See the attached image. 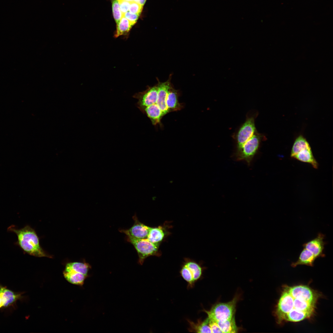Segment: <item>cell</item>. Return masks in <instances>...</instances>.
I'll return each mask as SVG.
<instances>
[{
	"mask_svg": "<svg viewBox=\"0 0 333 333\" xmlns=\"http://www.w3.org/2000/svg\"><path fill=\"white\" fill-rule=\"evenodd\" d=\"M172 75L168 80L162 82L157 79V83L153 86L147 87L142 92L134 94L137 100V106L145 114L154 126H162L161 120L170 113L180 110L184 107L179 101L180 93L171 83Z\"/></svg>",
	"mask_w": 333,
	"mask_h": 333,
	"instance_id": "6da1fadb",
	"label": "cell"
},
{
	"mask_svg": "<svg viewBox=\"0 0 333 333\" xmlns=\"http://www.w3.org/2000/svg\"><path fill=\"white\" fill-rule=\"evenodd\" d=\"M319 297L306 285L284 286L274 312L278 323L297 322L310 318Z\"/></svg>",
	"mask_w": 333,
	"mask_h": 333,
	"instance_id": "7a4b0ae2",
	"label": "cell"
},
{
	"mask_svg": "<svg viewBox=\"0 0 333 333\" xmlns=\"http://www.w3.org/2000/svg\"><path fill=\"white\" fill-rule=\"evenodd\" d=\"M7 231L14 232L17 235V240L14 244L18 246L24 253L37 257L51 258L42 248L36 232L30 226L27 225L18 229L12 225L8 228Z\"/></svg>",
	"mask_w": 333,
	"mask_h": 333,
	"instance_id": "3957f363",
	"label": "cell"
},
{
	"mask_svg": "<svg viewBox=\"0 0 333 333\" xmlns=\"http://www.w3.org/2000/svg\"><path fill=\"white\" fill-rule=\"evenodd\" d=\"M258 114L256 111H249L247 114L245 122L233 135L232 137L236 144V151L257 131L255 120Z\"/></svg>",
	"mask_w": 333,
	"mask_h": 333,
	"instance_id": "277c9868",
	"label": "cell"
},
{
	"mask_svg": "<svg viewBox=\"0 0 333 333\" xmlns=\"http://www.w3.org/2000/svg\"><path fill=\"white\" fill-rule=\"evenodd\" d=\"M266 139L265 136L257 131L238 150L235 156L237 160L245 161L249 165L258 151L262 141Z\"/></svg>",
	"mask_w": 333,
	"mask_h": 333,
	"instance_id": "5b68a950",
	"label": "cell"
},
{
	"mask_svg": "<svg viewBox=\"0 0 333 333\" xmlns=\"http://www.w3.org/2000/svg\"><path fill=\"white\" fill-rule=\"evenodd\" d=\"M237 297L226 303H219L213 306L209 310H204L208 318L216 322L224 321L230 319L234 316Z\"/></svg>",
	"mask_w": 333,
	"mask_h": 333,
	"instance_id": "8992f818",
	"label": "cell"
},
{
	"mask_svg": "<svg viewBox=\"0 0 333 333\" xmlns=\"http://www.w3.org/2000/svg\"><path fill=\"white\" fill-rule=\"evenodd\" d=\"M126 235L127 241L133 245L137 251L139 257L138 263L141 265H142L147 257L158 254L160 244L153 243L147 238L138 239Z\"/></svg>",
	"mask_w": 333,
	"mask_h": 333,
	"instance_id": "52a82bcc",
	"label": "cell"
},
{
	"mask_svg": "<svg viewBox=\"0 0 333 333\" xmlns=\"http://www.w3.org/2000/svg\"><path fill=\"white\" fill-rule=\"evenodd\" d=\"M180 273L183 278L187 282L188 287L192 288L195 283L201 277L202 268L196 262L188 261L184 264Z\"/></svg>",
	"mask_w": 333,
	"mask_h": 333,
	"instance_id": "ba28073f",
	"label": "cell"
},
{
	"mask_svg": "<svg viewBox=\"0 0 333 333\" xmlns=\"http://www.w3.org/2000/svg\"><path fill=\"white\" fill-rule=\"evenodd\" d=\"M22 293L15 292L6 287L0 285V309L13 306L22 298Z\"/></svg>",
	"mask_w": 333,
	"mask_h": 333,
	"instance_id": "9c48e42d",
	"label": "cell"
},
{
	"mask_svg": "<svg viewBox=\"0 0 333 333\" xmlns=\"http://www.w3.org/2000/svg\"><path fill=\"white\" fill-rule=\"evenodd\" d=\"M133 219L134 223L131 228L128 230H121L120 231L135 239L146 238L151 227L139 221L136 216L133 217Z\"/></svg>",
	"mask_w": 333,
	"mask_h": 333,
	"instance_id": "30bf717a",
	"label": "cell"
},
{
	"mask_svg": "<svg viewBox=\"0 0 333 333\" xmlns=\"http://www.w3.org/2000/svg\"><path fill=\"white\" fill-rule=\"evenodd\" d=\"M324 237V234L319 232L315 238L304 243L302 246L312 253L317 258L325 257V255L323 253L326 243L323 240Z\"/></svg>",
	"mask_w": 333,
	"mask_h": 333,
	"instance_id": "8fae6325",
	"label": "cell"
},
{
	"mask_svg": "<svg viewBox=\"0 0 333 333\" xmlns=\"http://www.w3.org/2000/svg\"><path fill=\"white\" fill-rule=\"evenodd\" d=\"M293 158L301 162L309 163L315 169L318 167V163L313 155L310 147L302 150Z\"/></svg>",
	"mask_w": 333,
	"mask_h": 333,
	"instance_id": "7c38bea8",
	"label": "cell"
},
{
	"mask_svg": "<svg viewBox=\"0 0 333 333\" xmlns=\"http://www.w3.org/2000/svg\"><path fill=\"white\" fill-rule=\"evenodd\" d=\"M317 257L308 249L303 248L299 255L298 260L291 264L292 267H294L298 265H305L310 266H313L314 263Z\"/></svg>",
	"mask_w": 333,
	"mask_h": 333,
	"instance_id": "4fadbf2b",
	"label": "cell"
},
{
	"mask_svg": "<svg viewBox=\"0 0 333 333\" xmlns=\"http://www.w3.org/2000/svg\"><path fill=\"white\" fill-rule=\"evenodd\" d=\"M189 324L188 330L189 331L197 333H212L209 325V319L208 317L204 321L200 319L196 323L190 320H187Z\"/></svg>",
	"mask_w": 333,
	"mask_h": 333,
	"instance_id": "5bb4252c",
	"label": "cell"
},
{
	"mask_svg": "<svg viewBox=\"0 0 333 333\" xmlns=\"http://www.w3.org/2000/svg\"><path fill=\"white\" fill-rule=\"evenodd\" d=\"M91 268L89 264L85 262H70L66 264L64 271L75 272L88 277V273Z\"/></svg>",
	"mask_w": 333,
	"mask_h": 333,
	"instance_id": "9a60e30c",
	"label": "cell"
},
{
	"mask_svg": "<svg viewBox=\"0 0 333 333\" xmlns=\"http://www.w3.org/2000/svg\"><path fill=\"white\" fill-rule=\"evenodd\" d=\"M63 274L65 279L70 283L76 285L82 286L88 276L73 271H64Z\"/></svg>",
	"mask_w": 333,
	"mask_h": 333,
	"instance_id": "2e32d148",
	"label": "cell"
},
{
	"mask_svg": "<svg viewBox=\"0 0 333 333\" xmlns=\"http://www.w3.org/2000/svg\"><path fill=\"white\" fill-rule=\"evenodd\" d=\"M165 235V232L162 227L151 228L147 238L153 243L160 244Z\"/></svg>",
	"mask_w": 333,
	"mask_h": 333,
	"instance_id": "e0dca14e",
	"label": "cell"
},
{
	"mask_svg": "<svg viewBox=\"0 0 333 333\" xmlns=\"http://www.w3.org/2000/svg\"><path fill=\"white\" fill-rule=\"evenodd\" d=\"M222 333H236L238 330L235 320L234 316L227 320L217 322Z\"/></svg>",
	"mask_w": 333,
	"mask_h": 333,
	"instance_id": "ac0fdd59",
	"label": "cell"
},
{
	"mask_svg": "<svg viewBox=\"0 0 333 333\" xmlns=\"http://www.w3.org/2000/svg\"><path fill=\"white\" fill-rule=\"evenodd\" d=\"M306 140L302 135L298 137L295 140L291 150L290 157H293L302 150L310 147Z\"/></svg>",
	"mask_w": 333,
	"mask_h": 333,
	"instance_id": "d6986e66",
	"label": "cell"
},
{
	"mask_svg": "<svg viewBox=\"0 0 333 333\" xmlns=\"http://www.w3.org/2000/svg\"><path fill=\"white\" fill-rule=\"evenodd\" d=\"M132 27L129 21L123 15L119 22L117 24L116 31L114 37L117 38L121 35H126Z\"/></svg>",
	"mask_w": 333,
	"mask_h": 333,
	"instance_id": "ffe728a7",
	"label": "cell"
},
{
	"mask_svg": "<svg viewBox=\"0 0 333 333\" xmlns=\"http://www.w3.org/2000/svg\"><path fill=\"white\" fill-rule=\"evenodd\" d=\"M112 8L114 19L116 24H117L121 19L123 14L120 9L119 4L117 0H112Z\"/></svg>",
	"mask_w": 333,
	"mask_h": 333,
	"instance_id": "44dd1931",
	"label": "cell"
},
{
	"mask_svg": "<svg viewBox=\"0 0 333 333\" xmlns=\"http://www.w3.org/2000/svg\"><path fill=\"white\" fill-rule=\"evenodd\" d=\"M133 26L137 22L140 15L127 11L123 15Z\"/></svg>",
	"mask_w": 333,
	"mask_h": 333,
	"instance_id": "7402d4cb",
	"label": "cell"
},
{
	"mask_svg": "<svg viewBox=\"0 0 333 333\" xmlns=\"http://www.w3.org/2000/svg\"><path fill=\"white\" fill-rule=\"evenodd\" d=\"M143 6L134 2H131L129 10V11L134 14L140 15L142 10Z\"/></svg>",
	"mask_w": 333,
	"mask_h": 333,
	"instance_id": "603a6c76",
	"label": "cell"
},
{
	"mask_svg": "<svg viewBox=\"0 0 333 333\" xmlns=\"http://www.w3.org/2000/svg\"><path fill=\"white\" fill-rule=\"evenodd\" d=\"M209 325L212 333H222L217 322L216 321L209 319Z\"/></svg>",
	"mask_w": 333,
	"mask_h": 333,
	"instance_id": "cb8c5ba5",
	"label": "cell"
},
{
	"mask_svg": "<svg viewBox=\"0 0 333 333\" xmlns=\"http://www.w3.org/2000/svg\"><path fill=\"white\" fill-rule=\"evenodd\" d=\"M118 1L120 9L123 15L129 10L131 2L120 0Z\"/></svg>",
	"mask_w": 333,
	"mask_h": 333,
	"instance_id": "d4e9b609",
	"label": "cell"
},
{
	"mask_svg": "<svg viewBox=\"0 0 333 333\" xmlns=\"http://www.w3.org/2000/svg\"><path fill=\"white\" fill-rule=\"evenodd\" d=\"M120 0L127 1V2H132L134 1L133 0Z\"/></svg>",
	"mask_w": 333,
	"mask_h": 333,
	"instance_id": "484cf974",
	"label": "cell"
},
{
	"mask_svg": "<svg viewBox=\"0 0 333 333\" xmlns=\"http://www.w3.org/2000/svg\"><path fill=\"white\" fill-rule=\"evenodd\" d=\"M117 0L118 1V0Z\"/></svg>",
	"mask_w": 333,
	"mask_h": 333,
	"instance_id": "4316f807",
	"label": "cell"
}]
</instances>
